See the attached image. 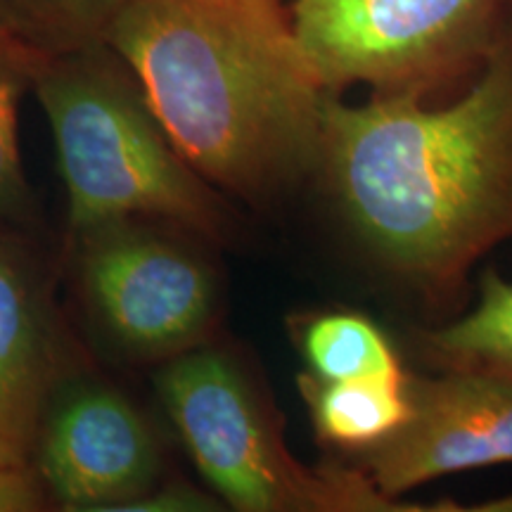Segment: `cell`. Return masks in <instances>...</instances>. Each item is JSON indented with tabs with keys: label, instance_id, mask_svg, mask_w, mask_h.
Here are the masks:
<instances>
[{
	"label": "cell",
	"instance_id": "1",
	"mask_svg": "<svg viewBox=\"0 0 512 512\" xmlns=\"http://www.w3.org/2000/svg\"><path fill=\"white\" fill-rule=\"evenodd\" d=\"M320 178L363 252L432 302H451L512 242V19L484 69L446 105L330 93Z\"/></svg>",
	"mask_w": 512,
	"mask_h": 512
},
{
	"label": "cell",
	"instance_id": "2",
	"mask_svg": "<svg viewBox=\"0 0 512 512\" xmlns=\"http://www.w3.org/2000/svg\"><path fill=\"white\" fill-rule=\"evenodd\" d=\"M105 43L223 195L264 202L313 174L330 93L287 0H133Z\"/></svg>",
	"mask_w": 512,
	"mask_h": 512
},
{
	"label": "cell",
	"instance_id": "3",
	"mask_svg": "<svg viewBox=\"0 0 512 512\" xmlns=\"http://www.w3.org/2000/svg\"><path fill=\"white\" fill-rule=\"evenodd\" d=\"M31 91L55 140L69 233L140 216L174 223L211 245L238 235L228 195L185 162L107 43L43 55Z\"/></svg>",
	"mask_w": 512,
	"mask_h": 512
},
{
	"label": "cell",
	"instance_id": "4",
	"mask_svg": "<svg viewBox=\"0 0 512 512\" xmlns=\"http://www.w3.org/2000/svg\"><path fill=\"white\" fill-rule=\"evenodd\" d=\"M155 392L209 491L238 512H411L358 467L304 465L245 354L216 339L159 363Z\"/></svg>",
	"mask_w": 512,
	"mask_h": 512
},
{
	"label": "cell",
	"instance_id": "5",
	"mask_svg": "<svg viewBox=\"0 0 512 512\" xmlns=\"http://www.w3.org/2000/svg\"><path fill=\"white\" fill-rule=\"evenodd\" d=\"M292 27L323 81L342 95H456L482 72L512 0H292Z\"/></svg>",
	"mask_w": 512,
	"mask_h": 512
},
{
	"label": "cell",
	"instance_id": "6",
	"mask_svg": "<svg viewBox=\"0 0 512 512\" xmlns=\"http://www.w3.org/2000/svg\"><path fill=\"white\" fill-rule=\"evenodd\" d=\"M67 271L93 330L128 363L159 366L216 337L219 275L181 226L131 216L69 233Z\"/></svg>",
	"mask_w": 512,
	"mask_h": 512
},
{
	"label": "cell",
	"instance_id": "7",
	"mask_svg": "<svg viewBox=\"0 0 512 512\" xmlns=\"http://www.w3.org/2000/svg\"><path fill=\"white\" fill-rule=\"evenodd\" d=\"M31 470L55 508L119 512L166 477V451L143 408L88 363L50 399Z\"/></svg>",
	"mask_w": 512,
	"mask_h": 512
},
{
	"label": "cell",
	"instance_id": "8",
	"mask_svg": "<svg viewBox=\"0 0 512 512\" xmlns=\"http://www.w3.org/2000/svg\"><path fill=\"white\" fill-rule=\"evenodd\" d=\"M88 366L34 240L0 223V467H31L57 387Z\"/></svg>",
	"mask_w": 512,
	"mask_h": 512
},
{
	"label": "cell",
	"instance_id": "9",
	"mask_svg": "<svg viewBox=\"0 0 512 512\" xmlns=\"http://www.w3.org/2000/svg\"><path fill=\"white\" fill-rule=\"evenodd\" d=\"M413 413L394 437L351 456L384 496L432 479L512 463V382L441 370L411 375Z\"/></svg>",
	"mask_w": 512,
	"mask_h": 512
},
{
	"label": "cell",
	"instance_id": "10",
	"mask_svg": "<svg viewBox=\"0 0 512 512\" xmlns=\"http://www.w3.org/2000/svg\"><path fill=\"white\" fill-rule=\"evenodd\" d=\"M297 387L320 444L349 456L394 437L413 413L411 375L330 382L304 370Z\"/></svg>",
	"mask_w": 512,
	"mask_h": 512
},
{
	"label": "cell",
	"instance_id": "11",
	"mask_svg": "<svg viewBox=\"0 0 512 512\" xmlns=\"http://www.w3.org/2000/svg\"><path fill=\"white\" fill-rule=\"evenodd\" d=\"M413 349L432 370L494 375L512 382V280L486 268L470 311L413 332Z\"/></svg>",
	"mask_w": 512,
	"mask_h": 512
},
{
	"label": "cell",
	"instance_id": "12",
	"mask_svg": "<svg viewBox=\"0 0 512 512\" xmlns=\"http://www.w3.org/2000/svg\"><path fill=\"white\" fill-rule=\"evenodd\" d=\"M294 349L306 373L318 380H394L408 377L399 349L366 313L325 309L294 313L287 320Z\"/></svg>",
	"mask_w": 512,
	"mask_h": 512
},
{
	"label": "cell",
	"instance_id": "13",
	"mask_svg": "<svg viewBox=\"0 0 512 512\" xmlns=\"http://www.w3.org/2000/svg\"><path fill=\"white\" fill-rule=\"evenodd\" d=\"M133 0H0V27L38 55H62L107 41Z\"/></svg>",
	"mask_w": 512,
	"mask_h": 512
},
{
	"label": "cell",
	"instance_id": "14",
	"mask_svg": "<svg viewBox=\"0 0 512 512\" xmlns=\"http://www.w3.org/2000/svg\"><path fill=\"white\" fill-rule=\"evenodd\" d=\"M41 57L0 27V223L15 228L41 223L19 155V102L31 91Z\"/></svg>",
	"mask_w": 512,
	"mask_h": 512
},
{
	"label": "cell",
	"instance_id": "15",
	"mask_svg": "<svg viewBox=\"0 0 512 512\" xmlns=\"http://www.w3.org/2000/svg\"><path fill=\"white\" fill-rule=\"evenodd\" d=\"M226 505L214 491L185 482L181 477H164L145 494L128 501L119 512H214Z\"/></svg>",
	"mask_w": 512,
	"mask_h": 512
},
{
	"label": "cell",
	"instance_id": "16",
	"mask_svg": "<svg viewBox=\"0 0 512 512\" xmlns=\"http://www.w3.org/2000/svg\"><path fill=\"white\" fill-rule=\"evenodd\" d=\"M48 508V496L31 467H0V512H36Z\"/></svg>",
	"mask_w": 512,
	"mask_h": 512
},
{
	"label": "cell",
	"instance_id": "17",
	"mask_svg": "<svg viewBox=\"0 0 512 512\" xmlns=\"http://www.w3.org/2000/svg\"><path fill=\"white\" fill-rule=\"evenodd\" d=\"M465 510H479V512H512V491L501 498H494V501H486L479 505H470Z\"/></svg>",
	"mask_w": 512,
	"mask_h": 512
}]
</instances>
